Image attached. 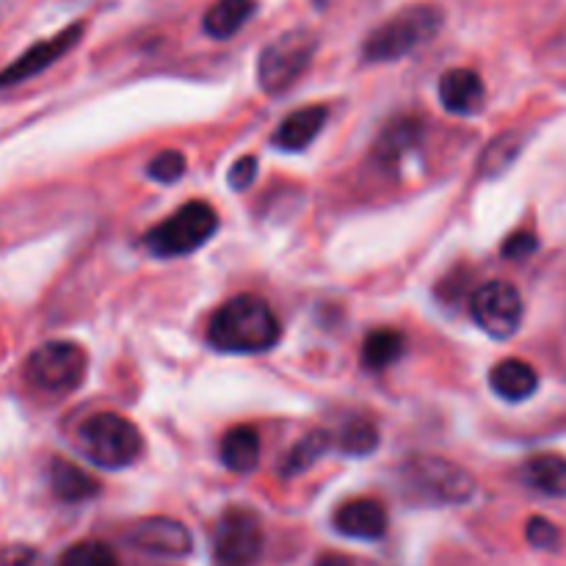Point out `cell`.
I'll return each mask as SVG.
<instances>
[{"instance_id":"1","label":"cell","mask_w":566,"mask_h":566,"mask_svg":"<svg viewBox=\"0 0 566 566\" xmlns=\"http://www.w3.org/2000/svg\"><path fill=\"white\" fill-rule=\"evenodd\" d=\"M282 337L274 310L260 296L243 293L216 310L208 326V343L224 354H263Z\"/></svg>"},{"instance_id":"2","label":"cell","mask_w":566,"mask_h":566,"mask_svg":"<svg viewBox=\"0 0 566 566\" xmlns=\"http://www.w3.org/2000/svg\"><path fill=\"white\" fill-rule=\"evenodd\" d=\"M401 495L415 506H462L473 501L475 479L442 457H412L398 468Z\"/></svg>"},{"instance_id":"3","label":"cell","mask_w":566,"mask_h":566,"mask_svg":"<svg viewBox=\"0 0 566 566\" xmlns=\"http://www.w3.org/2000/svg\"><path fill=\"white\" fill-rule=\"evenodd\" d=\"M442 11L434 6H409L387 22H381L363 44V59L368 64H387L415 53L440 33Z\"/></svg>"},{"instance_id":"4","label":"cell","mask_w":566,"mask_h":566,"mask_svg":"<svg viewBox=\"0 0 566 566\" xmlns=\"http://www.w3.org/2000/svg\"><path fill=\"white\" fill-rule=\"evenodd\" d=\"M77 448L88 462L105 470H122L136 462L144 451L142 431L136 423L116 412H97L77 429Z\"/></svg>"},{"instance_id":"5","label":"cell","mask_w":566,"mask_h":566,"mask_svg":"<svg viewBox=\"0 0 566 566\" xmlns=\"http://www.w3.org/2000/svg\"><path fill=\"white\" fill-rule=\"evenodd\" d=\"M219 230V213L202 199L186 202L177 208L169 219L155 224L144 235V247L155 258H186V254L202 249Z\"/></svg>"},{"instance_id":"6","label":"cell","mask_w":566,"mask_h":566,"mask_svg":"<svg viewBox=\"0 0 566 566\" xmlns=\"http://www.w3.org/2000/svg\"><path fill=\"white\" fill-rule=\"evenodd\" d=\"M315 50H318V39L304 28H293V31L282 33L274 42L265 44L258 59L260 88L265 94H282L285 88H291L296 77L310 66Z\"/></svg>"},{"instance_id":"7","label":"cell","mask_w":566,"mask_h":566,"mask_svg":"<svg viewBox=\"0 0 566 566\" xmlns=\"http://www.w3.org/2000/svg\"><path fill=\"white\" fill-rule=\"evenodd\" d=\"M88 357L77 343L50 340L39 346L25 363V379L50 396H66L86 379Z\"/></svg>"},{"instance_id":"8","label":"cell","mask_w":566,"mask_h":566,"mask_svg":"<svg viewBox=\"0 0 566 566\" xmlns=\"http://www.w3.org/2000/svg\"><path fill=\"white\" fill-rule=\"evenodd\" d=\"M263 553V523L252 509L232 506L213 531L216 566H252Z\"/></svg>"},{"instance_id":"9","label":"cell","mask_w":566,"mask_h":566,"mask_svg":"<svg viewBox=\"0 0 566 566\" xmlns=\"http://www.w3.org/2000/svg\"><path fill=\"white\" fill-rule=\"evenodd\" d=\"M470 315L486 335L506 340L523 324V296L512 282H484L470 296Z\"/></svg>"},{"instance_id":"10","label":"cell","mask_w":566,"mask_h":566,"mask_svg":"<svg viewBox=\"0 0 566 566\" xmlns=\"http://www.w3.org/2000/svg\"><path fill=\"white\" fill-rule=\"evenodd\" d=\"M127 542H130L136 551L164 558H182L193 551V539L191 534H188V528L180 520L171 517L138 520V523L127 531Z\"/></svg>"},{"instance_id":"11","label":"cell","mask_w":566,"mask_h":566,"mask_svg":"<svg viewBox=\"0 0 566 566\" xmlns=\"http://www.w3.org/2000/svg\"><path fill=\"white\" fill-rule=\"evenodd\" d=\"M81 33H83V25H70L66 31L55 33L53 39H44V42L28 48L14 64L6 66V70L0 72V86H14V83L28 81V77L39 75V72H44L48 66H53L61 55H66L72 48H75Z\"/></svg>"},{"instance_id":"12","label":"cell","mask_w":566,"mask_h":566,"mask_svg":"<svg viewBox=\"0 0 566 566\" xmlns=\"http://www.w3.org/2000/svg\"><path fill=\"white\" fill-rule=\"evenodd\" d=\"M440 103L448 114H459V116H473L484 108L486 103V86L481 81L479 72L473 70H448L446 75L440 77Z\"/></svg>"},{"instance_id":"13","label":"cell","mask_w":566,"mask_h":566,"mask_svg":"<svg viewBox=\"0 0 566 566\" xmlns=\"http://www.w3.org/2000/svg\"><path fill=\"white\" fill-rule=\"evenodd\" d=\"M335 528L348 539L376 542L387 534V512L374 497H357L337 509Z\"/></svg>"},{"instance_id":"14","label":"cell","mask_w":566,"mask_h":566,"mask_svg":"<svg viewBox=\"0 0 566 566\" xmlns=\"http://www.w3.org/2000/svg\"><path fill=\"white\" fill-rule=\"evenodd\" d=\"M326 116H329V111L324 105H307V108L293 111L280 122V127L271 136V144L276 149H285V153H302L324 130Z\"/></svg>"},{"instance_id":"15","label":"cell","mask_w":566,"mask_h":566,"mask_svg":"<svg viewBox=\"0 0 566 566\" xmlns=\"http://www.w3.org/2000/svg\"><path fill=\"white\" fill-rule=\"evenodd\" d=\"M490 387L503 398V401H525L539 387V376H536L534 365L525 359H501L495 368L490 370Z\"/></svg>"},{"instance_id":"16","label":"cell","mask_w":566,"mask_h":566,"mask_svg":"<svg viewBox=\"0 0 566 566\" xmlns=\"http://www.w3.org/2000/svg\"><path fill=\"white\" fill-rule=\"evenodd\" d=\"M50 486H53V495L64 503H83L99 495L97 481L66 459L50 462Z\"/></svg>"},{"instance_id":"17","label":"cell","mask_w":566,"mask_h":566,"mask_svg":"<svg viewBox=\"0 0 566 566\" xmlns=\"http://www.w3.org/2000/svg\"><path fill=\"white\" fill-rule=\"evenodd\" d=\"M221 462L232 473H252L260 464V434L252 426H235L221 437Z\"/></svg>"},{"instance_id":"18","label":"cell","mask_w":566,"mask_h":566,"mask_svg":"<svg viewBox=\"0 0 566 566\" xmlns=\"http://www.w3.org/2000/svg\"><path fill=\"white\" fill-rule=\"evenodd\" d=\"M420 136H423V125L420 119H412V116H403V119H396L376 142V160L385 164L387 169H396L401 164L403 155L409 149H415L420 144Z\"/></svg>"},{"instance_id":"19","label":"cell","mask_w":566,"mask_h":566,"mask_svg":"<svg viewBox=\"0 0 566 566\" xmlns=\"http://www.w3.org/2000/svg\"><path fill=\"white\" fill-rule=\"evenodd\" d=\"M523 481L547 497H566V459L558 453H539L523 464Z\"/></svg>"},{"instance_id":"20","label":"cell","mask_w":566,"mask_h":566,"mask_svg":"<svg viewBox=\"0 0 566 566\" xmlns=\"http://www.w3.org/2000/svg\"><path fill=\"white\" fill-rule=\"evenodd\" d=\"M254 9H258L254 0H216L202 20L205 33L213 39L235 36L254 14Z\"/></svg>"},{"instance_id":"21","label":"cell","mask_w":566,"mask_h":566,"mask_svg":"<svg viewBox=\"0 0 566 566\" xmlns=\"http://www.w3.org/2000/svg\"><path fill=\"white\" fill-rule=\"evenodd\" d=\"M403 348H407V340H403L401 332L396 329H376L365 337L363 343V365L368 370H385L390 368L392 363L403 357Z\"/></svg>"},{"instance_id":"22","label":"cell","mask_w":566,"mask_h":566,"mask_svg":"<svg viewBox=\"0 0 566 566\" xmlns=\"http://www.w3.org/2000/svg\"><path fill=\"white\" fill-rule=\"evenodd\" d=\"M332 446V434L329 431H310L304 440H298L296 446L291 448V451L282 457V464H280V473L285 475V479H293V475L304 473V470L313 468L315 462H318L321 457H324L326 451H329Z\"/></svg>"},{"instance_id":"23","label":"cell","mask_w":566,"mask_h":566,"mask_svg":"<svg viewBox=\"0 0 566 566\" xmlns=\"http://www.w3.org/2000/svg\"><path fill=\"white\" fill-rule=\"evenodd\" d=\"M337 448L348 457H368L379 448V429L368 418H352L337 437Z\"/></svg>"},{"instance_id":"24","label":"cell","mask_w":566,"mask_h":566,"mask_svg":"<svg viewBox=\"0 0 566 566\" xmlns=\"http://www.w3.org/2000/svg\"><path fill=\"white\" fill-rule=\"evenodd\" d=\"M520 149H523V136L520 133H503L497 136L490 147L484 149L479 160V169L484 177H497L517 160Z\"/></svg>"},{"instance_id":"25","label":"cell","mask_w":566,"mask_h":566,"mask_svg":"<svg viewBox=\"0 0 566 566\" xmlns=\"http://www.w3.org/2000/svg\"><path fill=\"white\" fill-rule=\"evenodd\" d=\"M59 566H119V562L103 542H77L61 556Z\"/></svg>"},{"instance_id":"26","label":"cell","mask_w":566,"mask_h":566,"mask_svg":"<svg viewBox=\"0 0 566 566\" xmlns=\"http://www.w3.org/2000/svg\"><path fill=\"white\" fill-rule=\"evenodd\" d=\"M186 155L180 149H164V153L155 155L147 166V175L153 177L155 182H177L182 175H186Z\"/></svg>"},{"instance_id":"27","label":"cell","mask_w":566,"mask_h":566,"mask_svg":"<svg viewBox=\"0 0 566 566\" xmlns=\"http://www.w3.org/2000/svg\"><path fill=\"white\" fill-rule=\"evenodd\" d=\"M525 536L534 547L539 551H553L558 545V528L545 517H534L528 520V528H525Z\"/></svg>"},{"instance_id":"28","label":"cell","mask_w":566,"mask_h":566,"mask_svg":"<svg viewBox=\"0 0 566 566\" xmlns=\"http://www.w3.org/2000/svg\"><path fill=\"white\" fill-rule=\"evenodd\" d=\"M536 247H539V241H536L534 232H514L506 238L501 252L506 260H528L536 252Z\"/></svg>"},{"instance_id":"29","label":"cell","mask_w":566,"mask_h":566,"mask_svg":"<svg viewBox=\"0 0 566 566\" xmlns=\"http://www.w3.org/2000/svg\"><path fill=\"white\" fill-rule=\"evenodd\" d=\"M0 566H48L42 553L25 545H11L0 551Z\"/></svg>"},{"instance_id":"30","label":"cell","mask_w":566,"mask_h":566,"mask_svg":"<svg viewBox=\"0 0 566 566\" xmlns=\"http://www.w3.org/2000/svg\"><path fill=\"white\" fill-rule=\"evenodd\" d=\"M254 177H258V158L254 155H243V158H238L230 166V186L235 191H243V188L252 186Z\"/></svg>"},{"instance_id":"31","label":"cell","mask_w":566,"mask_h":566,"mask_svg":"<svg viewBox=\"0 0 566 566\" xmlns=\"http://www.w3.org/2000/svg\"><path fill=\"white\" fill-rule=\"evenodd\" d=\"M315 566H354L352 558L340 556V553H326V556H321Z\"/></svg>"}]
</instances>
